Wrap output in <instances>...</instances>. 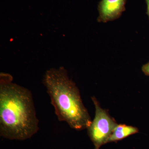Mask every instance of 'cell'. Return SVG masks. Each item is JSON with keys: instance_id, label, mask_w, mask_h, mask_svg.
Returning a JSON list of instances; mask_svg holds the SVG:
<instances>
[{"instance_id": "obj_2", "label": "cell", "mask_w": 149, "mask_h": 149, "mask_svg": "<svg viewBox=\"0 0 149 149\" xmlns=\"http://www.w3.org/2000/svg\"><path fill=\"white\" fill-rule=\"evenodd\" d=\"M43 83L60 121L77 130L87 129L92 120L83 104L80 91L62 67L46 71Z\"/></svg>"}, {"instance_id": "obj_4", "label": "cell", "mask_w": 149, "mask_h": 149, "mask_svg": "<svg viewBox=\"0 0 149 149\" xmlns=\"http://www.w3.org/2000/svg\"><path fill=\"white\" fill-rule=\"evenodd\" d=\"M126 0H101L98 6L97 21L106 23L117 19L125 10Z\"/></svg>"}, {"instance_id": "obj_7", "label": "cell", "mask_w": 149, "mask_h": 149, "mask_svg": "<svg viewBox=\"0 0 149 149\" xmlns=\"http://www.w3.org/2000/svg\"><path fill=\"white\" fill-rule=\"evenodd\" d=\"M146 3L147 9V14L148 15L149 19V0H145Z\"/></svg>"}, {"instance_id": "obj_6", "label": "cell", "mask_w": 149, "mask_h": 149, "mask_svg": "<svg viewBox=\"0 0 149 149\" xmlns=\"http://www.w3.org/2000/svg\"><path fill=\"white\" fill-rule=\"evenodd\" d=\"M142 70L146 75L149 76V62L143 65Z\"/></svg>"}, {"instance_id": "obj_5", "label": "cell", "mask_w": 149, "mask_h": 149, "mask_svg": "<svg viewBox=\"0 0 149 149\" xmlns=\"http://www.w3.org/2000/svg\"><path fill=\"white\" fill-rule=\"evenodd\" d=\"M138 128L125 124H118L108 140V143L116 142L139 132Z\"/></svg>"}, {"instance_id": "obj_3", "label": "cell", "mask_w": 149, "mask_h": 149, "mask_svg": "<svg viewBox=\"0 0 149 149\" xmlns=\"http://www.w3.org/2000/svg\"><path fill=\"white\" fill-rule=\"evenodd\" d=\"M92 99L95 108V115L87 130L95 149H99L108 143L109 139L118 124L106 110L101 107L95 97H92Z\"/></svg>"}, {"instance_id": "obj_1", "label": "cell", "mask_w": 149, "mask_h": 149, "mask_svg": "<svg viewBox=\"0 0 149 149\" xmlns=\"http://www.w3.org/2000/svg\"><path fill=\"white\" fill-rule=\"evenodd\" d=\"M33 97L27 88L13 83L7 73L0 75V134L10 140L24 141L39 130Z\"/></svg>"}]
</instances>
